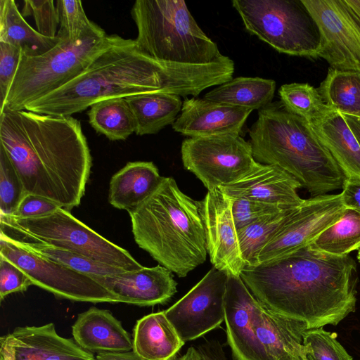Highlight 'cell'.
I'll list each match as a JSON object with an SVG mask.
<instances>
[{"label": "cell", "mask_w": 360, "mask_h": 360, "mask_svg": "<svg viewBox=\"0 0 360 360\" xmlns=\"http://www.w3.org/2000/svg\"><path fill=\"white\" fill-rule=\"evenodd\" d=\"M234 70L233 61L226 56L204 65L158 60L141 51L135 40L117 36L79 75L27 105L25 110L72 116L112 98L146 93L196 97L206 89L233 79Z\"/></svg>", "instance_id": "6da1fadb"}, {"label": "cell", "mask_w": 360, "mask_h": 360, "mask_svg": "<svg viewBox=\"0 0 360 360\" xmlns=\"http://www.w3.org/2000/svg\"><path fill=\"white\" fill-rule=\"evenodd\" d=\"M240 278L255 298L274 312L309 328L338 325L355 311L358 274L349 255L337 256L309 245L256 266Z\"/></svg>", "instance_id": "7a4b0ae2"}, {"label": "cell", "mask_w": 360, "mask_h": 360, "mask_svg": "<svg viewBox=\"0 0 360 360\" xmlns=\"http://www.w3.org/2000/svg\"><path fill=\"white\" fill-rule=\"evenodd\" d=\"M0 146L27 193L71 211L84 195L92 158L80 122L27 110L0 112Z\"/></svg>", "instance_id": "3957f363"}, {"label": "cell", "mask_w": 360, "mask_h": 360, "mask_svg": "<svg viewBox=\"0 0 360 360\" xmlns=\"http://www.w3.org/2000/svg\"><path fill=\"white\" fill-rule=\"evenodd\" d=\"M128 213L138 246L179 277L205 262L200 202L184 193L173 178L162 176L156 189Z\"/></svg>", "instance_id": "277c9868"}, {"label": "cell", "mask_w": 360, "mask_h": 360, "mask_svg": "<svg viewBox=\"0 0 360 360\" xmlns=\"http://www.w3.org/2000/svg\"><path fill=\"white\" fill-rule=\"evenodd\" d=\"M255 160L292 175L311 197L342 189L345 176L309 123L280 102L259 110L249 129Z\"/></svg>", "instance_id": "5b68a950"}, {"label": "cell", "mask_w": 360, "mask_h": 360, "mask_svg": "<svg viewBox=\"0 0 360 360\" xmlns=\"http://www.w3.org/2000/svg\"><path fill=\"white\" fill-rule=\"evenodd\" d=\"M131 13L138 30L137 46L156 60L204 65L224 56L183 0H137Z\"/></svg>", "instance_id": "8992f818"}, {"label": "cell", "mask_w": 360, "mask_h": 360, "mask_svg": "<svg viewBox=\"0 0 360 360\" xmlns=\"http://www.w3.org/2000/svg\"><path fill=\"white\" fill-rule=\"evenodd\" d=\"M117 36L108 35L103 30L77 41L60 37V41L42 55L21 54L15 76L0 112L4 109L25 110L27 105L66 84L84 72L115 42Z\"/></svg>", "instance_id": "52a82bcc"}, {"label": "cell", "mask_w": 360, "mask_h": 360, "mask_svg": "<svg viewBox=\"0 0 360 360\" xmlns=\"http://www.w3.org/2000/svg\"><path fill=\"white\" fill-rule=\"evenodd\" d=\"M0 233L20 242L52 245L126 271L143 266L125 249L112 243L59 207L32 218L0 216Z\"/></svg>", "instance_id": "ba28073f"}, {"label": "cell", "mask_w": 360, "mask_h": 360, "mask_svg": "<svg viewBox=\"0 0 360 360\" xmlns=\"http://www.w3.org/2000/svg\"><path fill=\"white\" fill-rule=\"evenodd\" d=\"M245 29L277 51L317 58L319 28L302 0H233Z\"/></svg>", "instance_id": "9c48e42d"}, {"label": "cell", "mask_w": 360, "mask_h": 360, "mask_svg": "<svg viewBox=\"0 0 360 360\" xmlns=\"http://www.w3.org/2000/svg\"><path fill=\"white\" fill-rule=\"evenodd\" d=\"M0 255L22 269L37 285L56 297L74 302L118 303L121 299L90 275L37 255L0 233Z\"/></svg>", "instance_id": "30bf717a"}, {"label": "cell", "mask_w": 360, "mask_h": 360, "mask_svg": "<svg viewBox=\"0 0 360 360\" xmlns=\"http://www.w3.org/2000/svg\"><path fill=\"white\" fill-rule=\"evenodd\" d=\"M181 154L184 168L208 191L236 181L257 163L250 142L236 134L188 137Z\"/></svg>", "instance_id": "8fae6325"}, {"label": "cell", "mask_w": 360, "mask_h": 360, "mask_svg": "<svg viewBox=\"0 0 360 360\" xmlns=\"http://www.w3.org/2000/svg\"><path fill=\"white\" fill-rule=\"evenodd\" d=\"M345 208L340 193L304 199L262 248L258 255L257 265L310 245L341 217Z\"/></svg>", "instance_id": "7c38bea8"}, {"label": "cell", "mask_w": 360, "mask_h": 360, "mask_svg": "<svg viewBox=\"0 0 360 360\" xmlns=\"http://www.w3.org/2000/svg\"><path fill=\"white\" fill-rule=\"evenodd\" d=\"M321 36L319 57L330 68L360 72V22L345 0H302Z\"/></svg>", "instance_id": "4fadbf2b"}, {"label": "cell", "mask_w": 360, "mask_h": 360, "mask_svg": "<svg viewBox=\"0 0 360 360\" xmlns=\"http://www.w3.org/2000/svg\"><path fill=\"white\" fill-rule=\"evenodd\" d=\"M227 279L225 272L213 266L184 297L165 311L184 342L202 337L224 321Z\"/></svg>", "instance_id": "5bb4252c"}, {"label": "cell", "mask_w": 360, "mask_h": 360, "mask_svg": "<svg viewBox=\"0 0 360 360\" xmlns=\"http://www.w3.org/2000/svg\"><path fill=\"white\" fill-rule=\"evenodd\" d=\"M199 202L212 264L228 276H240L246 263L233 220V200L217 188Z\"/></svg>", "instance_id": "9a60e30c"}, {"label": "cell", "mask_w": 360, "mask_h": 360, "mask_svg": "<svg viewBox=\"0 0 360 360\" xmlns=\"http://www.w3.org/2000/svg\"><path fill=\"white\" fill-rule=\"evenodd\" d=\"M257 304L240 276H228L224 322L227 344L234 360H274L254 330L253 316Z\"/></svg>", "instance_id": "2e32d148"}, {"label": "cell", "mask_w": 360, "mask_h": 360, "mask_svg": "<svg viewBox=\"0 0 360 360\" xmlns=\"http://www.w3.org/2000/svg\"><path fill=\"white\" fill-rule=\"evenodd\" d=\"M123 303L140 307L167 303L176 292L172 272L158 264L108 275H90Z\"/></svg>", "instance_id": "e0dca14e"}, {"label": "cell", "mask_w": 360, "mask_h": 360, "mask_svg": "<svg viewBox=\"0 0 360 360\" xmlns=\"http://www.w3.org/2000/svg\"><path fill=\"white\" fill-rule=\"evenodd\" d=\"M301 184L281 168L256 163L241 178L219 187L230 198H243L276 205L282 209L299 206L304 199L298 194Z\"/></svg>", "instance_id": "ac0fdd59"}, {"label": "cell", "mask_w": 360, "mask_h": 360, "mask_svg": "<svg viewBox=\"0 0 360 360\" xmlns=\"http://www.w3.org/2000/svg\"><path fill=\"white\" fill-rule=\"evenodd\" d=\"M252 110L193 97L183 101L174 131L188 137L240 135Z\"/></svg>", "instance_id": "d6986e66"}, {"label": "cell", "mask_w": 360, "mask_h": 360, "mask_svg": "<svg viewBox=\"0 0 360 360\" xmlns=\"http://www.w3.org/2000/svg\"><path fill=\"white\" fill-rule=\"evenodd\" d=\"M256 335L274 360H300L305 356L306 322L271 311L258 302L254 311Z\"/></svg>", "instance_id": "ffe728a7"}, {"label": "cell", "mask_w": 360, "mask_h": 360, "mask_svg": "<svg viewBox=\"0 0 360 360\" xmlns=\"http://www.w3.org/2000/svg\"><path fill=\"white\" fill-rule=\"evenodd\" d=\"M10 335L16 360H97L74 340L60 336L53 323L18 326Z\"/></svg>", "instance_id": "44dd1931"}, {"label": "cell", "mask_w": 360, "mask_h": 360, "mask_svg": "<svg viewBox=\"0 0 360 360\" xmlns=\"http://www.w3.org/2000/svg\"><path fill=\"white\" fill-rule=\"evenodd\" d=\"M74 340L90 352L133 350L132 340L122 323L106 309L91 307L79 314L72 326Z\"/></svg>", "instance_id": "7402d4cb"}, {"label": "cell", "mask_w": 360, "mask_h": 360, "mask_svg": "<svg viewBox=\"0 0 360 360\" xmlns=\"http://www.w3.org/2000/svg\"><path fill=\"white\" fill-rule=\"evenodd\" d=\"M309 124L345 177H360V146L342 115L328 108Z\"/></svg>", "instance_id": "603a6c76"}, {"label": "cell", "mask_w": 360, "mask_h": 360, "mask_svg": "<svg viewBox=\"0 0 360 360\" xmlns=\"http://www.w3.org/2000/svg\"><path fill=\"white\" fill-rule=\"evenodd\" d=\"M133 351L143 360H176L185 342L165 311L137 320L133 329Z\"/></svg>", "instance_id": "cb8c5ba5"}, {"label": "cell", "mask_w": 360, "mask_h": 360, "mask_svg": "<svg viewBox=\"0 0 360 360\" xmlns=\"http://www.w3.org/2000/svg\"><path fill=\"white\" fill-rule=\"evenodd\" d=\"M162 179L153 162H129L111 177L108 201L112 207L128 212L144 201Z\"/></svg>", "instance_id": "d4e9b609"}, {"label": "cell", "mask_w": 360, "mask_h": 360, "mask_svg": "<svg viewBox=\"0 0 360 360\" xmlns=\"http://www.w3.org/2000/svg\"><path fill=\"white\" fill-rule=\"evenodd\" d=\"M136 122V134H155L173 124L182 108L181 96L165 93H146L126 98Z\"/></svg>", "instance_id": "484cf974"}, {"label": "cell", "mask_w": 360, "mask_h": 360, "mask_svg": "<svg viewBox=\"0 0 360 360\" xmlns=\"http://www.w3.org/2000/svg\"><path fill=\"white\" fill-rule=\"evenodd\" d=\"M60 40L58 36H43L32 27L14 0L0 1V42L20 47L25 56H37L49 51Z\"/></svg>", "instance_id": "4316f807"}, {"label": "cell", "mask_w": 360, "mask_h": 360, "mask_svg": "<svg viewBox=\"0 0 360 360\" xmlns=\"http://www.w3.org/2000/svg\"><path fill=\"white\" fill-rule=\"evenodd\" d=\"M275 90L276 82L273 79L239 77L217 86L206 93L203 98L253 110L271 103Z\"/></svg>", "instance_id": "83f0119b"}, {"label": "cell", "mask_w": 360, "mask_h": 360, "mask_svg": "<svg viewBox=\"0 0 360 360\" xmlns=\"http://www.w3.org/2000/svg\"><path fill=\"white\" fill-rule=\"evenodd\" d=\"M88 116L96 131L110 141L125 140L136 130V119L126 98L97 102L90 107Z\"/></svg>", "instance_id": "f1b7e54d"}, {"label": "cell", "mask_w": 360, "mask_h": 360, "mask_svg": "<svg viewBox=\"0 0 360 360\" xmlns=\"http://www.w3.org/2000/svg\"><path fill=\"white\" fill-rule=\"evenodd\" d=\"M317 89L330 108L360 117V72L330 68Z\"/></svg>", "instance_id": "f546056e"}, {"label": "cell", "mask_w": 360, "mask_h": 360, "mask_svg": "<svg viewBox=\"0 0 360 360\" xmlns=\"http://www.w3.org/2000/svg\"><path fill=\"white\" fill-rule=\"evenodd\" d=\"M324 252L348 255L360 249V213L345 208L341 217L322 231L310 244Z\"/></svg>", "instance_id": "4dcf8cb0"}, {"label": "cell", "mask_w": 360, "mask_h": 360, "mask_svg": "<svg viewBox=\"0 0 360 360\" xmlns=\"http://www.w3.org/2000/svg\"><path fill=\"white\" fill-rule=\"evenodd\" d=\"M297 207L266 215L238 230L240 247L246 266L257 265L258 255L262 248Z\"/></svg>", "instance_id": "1f68e13d"}, {"label": "cell", "mask_w": 360, "mask_h": 360, "mask_svg": "<svg viewBox=\"0 0 360 360\" xmlns=\"http://www.w3.org/2000/svg\"><path fill=\"white\" fill-rule=\"evenodd\" d=\"M14 241L37 255L89 275L103 276L126 271L47 244L37 242Z\"/></svg>", "instance_id": "d6a6232c"}, {"label": "cell", "mask_w": 360, "mask_h": 360, "mask_svg": "<svg viewBox=\"0 0 360 360\" xmlns=\"http://www.w3.org/2000/svg\"><path fill=\"white\" fill-rule=\"evenodd\" d=\"M278 94L281 102L288 110L309 123L329 108L318 89L307 83L283 84L280 87Z\"/></svg>", "instance_id": "836d02e7"}, {"label": "cell", "mask_w": 360, "mask_h": 360, "mask_svg": "<svg viewBox=\"0 0 360 360\" xmlns=\"http://www.w3.org/2000/svg\"><path fill=\"white\" fill-rule=\"evenodd\" d=\"M56 7L60 25L58 37L77 41L103 30L88 19L81 1L58 0Z\"/></svg>", "instance_id": "e575fe53"}, {"label": "cell", "mask_w": 360, "mask_h": 360, "mask_svg": "<svg viewBox=\"0 0 360 360\" xmlns=\"http://www.w3.org/2000/svg\"><path fill=\"white\" fill-rule=\"evenodd\" d=\"M27 194L8 154L0 146V216H11Z\"/></svg>", "instance_id": "d590c367"}, {"label": "cell", "mask_w": 360, "mask_h": 360, "mask_svg": "<svg viewBox=\"0 0 360 360\" xmlns=\"http://www.w3.org/2000/svg\"><path fill=\"white\" fill-rule=\"evenodd\" d=\"M303 346L307 360H354L336 340V335L323 327L307 330Z\"/></svg>", "instance_id": "8d00e7d4"}, {"label": "cell", "mask_w": 360, "mask_h": 360, "mask_svg": "<svg viewBox=\"0 0 360 360\" xmlns=\"http://www.w3.org/2000/svg\"><path fill=\"white\" fill-rule=\"evenodd\" d=\"M22 15L23 17L32 15L37 31L43 36L51 38L57 37L59 18L57 7L53 0H25Z\"/></svg>", "instance_id": "74e56055"}, {"label": "cell", "mask_w": 360, "mask_h": 360, "mask_svg": "<svg viewBox=\"0 0 360 360\" xmlns=\"http://www.w3.org/2000/svg\"><path fill=\"white\" fill-rule=\"evenodd\" d=\"M231 199L232 213L237 230L251 224L263 217L285 210L274 205L243 198Z\"/></svg>", "instance_id": "f35d334b"}, {"label": "cell", "mask_w": 360, "mask_h": 360, "mask_svg": "<svg viewBox=\"0 0 360 360\" xmlns=\"http://www.w3.org/2000/svg\"><path fill=\"white\" fill-rule=\"evenodd\" d=\"M22 50L20 47L0 42V110L15 76L20 60Z\"/></svg>", "instance_id": "ab89813d"}, {"label": "cell", "mask_w": 360, "mask_h": 360, "mask_svg": "<svg viewBox=\"0 0 360 360\" xmlns=\"http://www.w3.org/2000/svg\"><path fill=\"white\" fill-rule=\"evenodd\" d=\"M33 285L27 274L0 255V300L14 292H24Z\"/></svg>", "instance_id": "60d3db41"}, {"label": "cell", "mask_w": 360, "mask_h": 360, "mask_svg": "<svg viewBox=\"0 0 360 360\" xmlns=\"http://www.w3.org/2000/svg\"><path fill=\"white\" fill-rule=\"evenodd\" d=\"M60 206L56 203L34 194L27 193L20 201L12 217L16 218H32L48 214Z\"/></svg>", "instance_id": "b9f144b4"}, {"label": "cell", "mask_w": 360, "mask_h": 360, "mask_svg": "<svg viewBox=\"0 0 360 360\" xmlns=\"http://www.w3.org/2000/svg\"><path fill=\"white\" fill-rule=\"evenodd\" d=\"M342 189L345 207L360 213V177L345 178Z\"/></svg>", "instance_id": "7bdbcfd3"}, {"label": "cell", "mask_w": 360, "mask_h": 360, "mask_svg": "<svg viewBox=\"0 0 360 360\" xmlns=\"http://www.w3.org/2000/svg\"><path fill=\"white\" fill-rule=\"evenodd\" d=\"M198 349L202 360H228L221 343L216 340H206Z\"/></svg>", "instance_id": "ee69618b"}, {"label": "cell", "mask_w": 360, "mask_h": 360, "mask_svg": "<svg viewBox=\"0 0 360 360\" xmlns=\"http://www.w3.org/2000/svg\"><path fill=\"white\" fill-rule=\"evenodd\" d=\"M0 360H16L10 333L0 338Z\"/></svg>", "instance_id": "f6af8a7d"}, {"label": "cell", "mask_w": 360, "mask_h": 360, "mask_svg": "<svg viewBox=\"0 0 360 360\" xmlns=\"http://www.w3.org/2000/svg\"><path fill=\"white\" fill-rule=\"evenodd\" d=\"M96 358L97 360H143L133 350L124 352H99Z\"/></svg>", "instance_id": "bcb514c9"}, {"label": "cell", "mask_w": 360, "mask_h": 360, "mask_svg": "<svg viewBox=\"0 0 360 360\" xmlns=\"http://www.w3.org/2000/svg\"><path fill=\"white\" fill-rule=\"evenodd\" d=\"M360 146V117L342 114Z\"/></svg>", "instance_id": "7dc6e473"}, {"label": "cell", "mask_w": 360, "mask_h": 360, "mask_svg": "<svg viewBox=\"0 0 360 360\" xmlns=\"http://www.w3.org/2000/svg\"><path fill=\"white\" fill-rule=\"evenodd\" d=\"M176 360H202V358L198 348L190 347L183 356Z\"/></svg>", "instance_id": "c3c4849f"}, {"label": "cell", "mask_w": 360, "mask_h": 360, "mask_svg": "<svg viewBox=\"0 0 360 360\" xmlns=\"http://www.w3.org/2000/svg\"><path fill=\"white\" fill-rule=\"evenodd\" d=\"M345 2L360 22V0H345Z\"/></svg>", "instance_id": "681fc988"}, {"label": "cell", "mask_w": 360, "mask_h": 360, "mask_svg": "<svg viewBox=\"0 0 360 360\" xmlns=\"http://www.w3.org/2000/svg\"><path fill=\"white\" fill-rule=\"evenodd\" d=\"M357 259L360 262V249L358 250L357 252Z\"/></svg>", "instance_id": "f907efd6"}, {"label": "cell", "mask_w": 360, "mask_h": 360, "mask_svg": "<svg viewBox=\"0 0 360 360\" xmlns=\"http://www.w3.org/2000/svg\"><path fill=\"white\" fill-rule=\"evenodd\" d=\"M300 360H307L306 356H304V358H302V359H301Z\"/></svg>", "instance_id": "816d5d0a"}]
</instances>
